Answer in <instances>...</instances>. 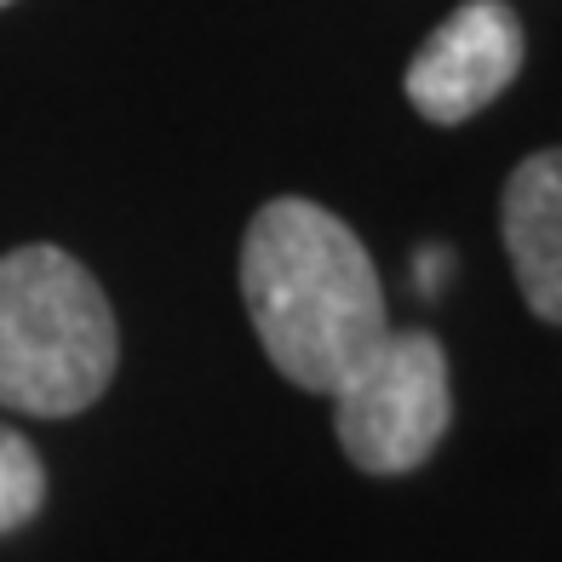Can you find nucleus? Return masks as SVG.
Listing matches in <instances>:
<instances>
[{"label": "nucleus", "instance_id": "1", "mask_svg": "<svg viewBox=\"0 0 562 562\" xmlns=\"http://www.w3.org/2000/svg\"><path fill=\"white\" fill-rule=\"evenodd\" d=\"M241 299L265 356L299 391L339 379L391 334L385 288L356 229L304 195L265 201L241 241Z\"/></svg>", "mask_w": 562, "mask_h": 562}, {"label": "nucleus", "instance_id": "2", "mask_svg": "<svg viewBox=\"0 0 562 562\" xmlns=\"http://www.w3.org/2000/svg\"><path fill=\"white\" fill-rule=\"evenodd\" d=\"M115 362V311L75 252L35 241L0 259V407L69 419L110 391Z\"/></svg>", "mask_w": 562, "mask_h": 562}, {"label": "nucleus", "instance_id": "3", "mask_svg": "<svg viewBox=\"0 0 562 562\" xmlns=\"http://www.w3.org/2000/svg\"><path fill=\"white\" fill-rule=\"evenodd\" d=\"M339 448L356 471L402 476L419 471L453 425L448 350L425 327L385 334L334 391Z\"/></svg>", "mask_w": 562, "mask_h": 562}, {"label": "nucleus", "instance_id": "4", "mask_svg": "<svg viewBox=\"0 0 562 562\" xmlns=\"http://www.w3.org/2000/svg\"><path fill=\"white\" fill-rule=\"evenodd\" d=\"M522 69V18L505 0H465L448 12L407 64V104L430 126H459L517 81Z\"/></svg>", "mask_w": 562, "mask_h": 562}, {"label": "nucleus", "instance_id": "5", "mask_svg": "<svg viewBox=\"0 0 562 562\" xmlns=\"http://www.w3.org/2000/svg\"><path fill=\"white\" fill-rule=\"evenodd\" d=\"M499 224L528 311L540 322H557L562 316V156L557 149H540L510 172Z\"/></svg>", "mask_w": 562, "mask_h": 562}, {"label": "nucleus", "instance_id": "6", "mask_svg": "<svg viewBox=\"0 0 562 562\" xmlns=\"http://www.w3.org/2000/svg\"><path fill=\"white\" fill-rule=\"evenodd\" d=\"M46 505V465L30 437L0 425V533H18Z\"/></svg>", "mask_w": 562, "mask_h": 562}, {"label": "nucleus", "instance_id": "7", "mask_svg": "<svg viewBox=\"0 0 562 562\" xmlns=\"http://www.w3.org/2000/svg\"><path fill=\"white\" fill-rule=\"evenodd\" d=\"M0 7H12V0H0Z\"/></svg>", "mask_w": 562, "mask_h": 562}]
</instances>
